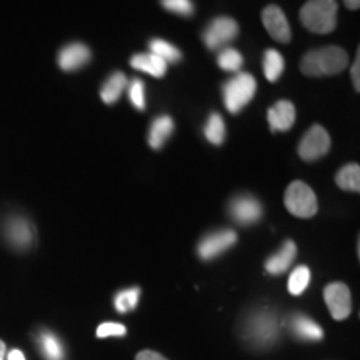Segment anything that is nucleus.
Listing matches in <instances>:
<instances>
[{"mask_svg": "<svg viewBox=\"0 0 360 360\" xmlns=\"http://www.w3.org/2000/svg\"><path fill=\"white\" fill-rule=\"evenodd\" d=\"M323 300L335 321H345L352 312V295L342 282H332L323 289Z\"/></svg>", "mask_w": 360, "mask_h": 360, "instance_id": "0eeeda50", "label": "nucleus"}, {"mask_svg": "<svg viewBox=\"0 0 360 360\" xmlns=\"http://www.w3.org/2000/svg\"><path fill=\"white\" fill-rule=\"evenodd\" d=\"M283 69H285V62H283L282 53L274 51V49L265 51V53H264L265 79H267L269 82H277V80L281 79Z\"/></svg>", "mask_w": 360, "mask_h": 360, "instance_id": "6ab92c4d", "label": "nucleus"}, {"mask_svg": "<svg viewBox=\"0 0 360 360\" xmlns=\"http://www.w3.org/2000/svg\"><path fill=\"white\" fill-rule=\"evenodd\" d=\"M130 65H132L135 70L146 72V74L157 79L164 77L165 72H167V64H165L162 58L154 56V53H135V56L130 58Z\"/></svg>", "mask_w": 360, "mask_h": 360, "instance_id": "2eb2a0df", "label": "nucleus"}, {"mask_svg": "<svg viewBox=\"0 0 360 360\" xmlns=\"http://www.w3.org/2000/svg\"><path fill=\"white\" fill-rule=\"evenodd\" d=\"M335 184L342 191L359 192L360 191V167L357 164H349L342 167L335 175Z\"/></svg>", "mask_w": 360, "mask_h": 360, "instance_id": "a211bd4d", "label": "nucleus"}, {"mask_svg": "<svg viewBox=\"0 0 360 360\" xmlns=\"http://www.w3.org/2000/svg\"><path fill=\"white\" fill-rule=\"evenodd\" d=\"M295 105L290 101H278L269 109L267 119L272 132H287L295 124Z\"/></svg>", "mask_w": 360, "mask_h": 360, "instance_id": "f8f14e48", "label": "nucleus"}, {"mask_svg": "<svg viewBox=\"0 0 360 360\" xmlns=\"http://www.w3.org/2000/svg\"><path fill=\"white\" fill-rule=\"evenodd\" d=\"M127 334V328H125L122 323H114V322H107L98 326L97 328V337L98 339H103V337H124Z\"/></svg>", "mask_w": 360, "mask_h": 360, "instance_id": "c85d7f7f", "label": "nucleus"}, {"mask_svg": "<svg viewBox=\"0 0 360 360\" xmlns=\"http://www.w3.org/2000/svg\"><path fill=\"white\" fill-rule=\"evenodd\" d=\"M204 134H205L207 141H209L210 143H214V146H220L225 139V122H224L222 115L217 114V112L210 114L209 120H207V124H205Z\"/></svg>", "mask_w": 360, "mask_h": 360, "instance_id": "4be33fe9", "label": "nucleus"}, {"mask_svg": "<svg viewBox=\"0 0 360 360\" xmlns=\"http://www.w3.org/2000/svg\"><path fill=\"white\" fill-rule=\"evenodd\" d=\"M283 204L292 215L299 219H310L317 214L319 204L317 195L302 180H294L287 187L285 195H283Z\"/></svg>", "mask_w": 360, "mask_h": 360, "instance_id": "20e7f679", "label": "nucleus"}, {"mask_svg": "<svg viewBox=\"0 0 360 360\" xmlns=\"http://www.w3.org/2000/svg\"><path fill=\"white\" fill-rule=\"evenodd\" d=\"M297 255V245L292 240L283 242L281 250L277 254H274L272 257H269L267 262H265V270L272 276H281V274L285 272L287 269L290 267L292 262H294Z\"/></svg>", "mask_w": 360, "mask_h": 360, "instance_id": "4468645a", "label": "nucleus"}, {"mask_svg": "<svg viewBox=\"0 0 360 360\" xmlns=\"http://www.w3.org/2000/svg\"><path fill=\"white\" fill-rule=\"evenodd\" d=\"M347 64L349 53L335 45H328L305 53L300 60V70L307 77H323V75L340 74Z\"/></svg>", "mask_w": 360, "mask_h": 360, "instance_id": "f257e3e1", "label": "nucleus"}, {"mask_svg": "<svg viewBox=\"0 0 360 360\" xmlns=\"http://www.w3.org/2000/svg\"><path fill=\"white\" fill-rule=\"evenodd\" d=\"M337 0H309L300 8V22L314 34H330L337 27Z\"/></svg>", "mask_w": 360, "mask_h": 360, "instance_id": "f03ea898", "label": "nucleus"}, {"mask_svg": "<svg viewBox=\"0 0 360 360\" xmlns=\"http://www.w3.org/2000/svg\"><path fill=\"white\" fill-rule=\"evenodd\" d=\"M6 236L8 242L17 249H27L32 244L34 229L29 220L22 217H12L6 225Z\"/></svg>", "mask_w": 360, "mask_h": 360, "instance_id": "ddd939ff", "label": "nucleus"}, {"mask_svg": "<svg viewBox=\"0 0 360 360\" xmlns=\"http://www.w3.org/2000/svg\"><path fill=\"white\" fill-rule=\"evenodd\" d=\"M310 282V270L305 265L297 267L289 278V292L292 295H300L304 294V290L307 289Z\"/></svg>", "mask_w": 360, "mask_h": 360, "instance_id": "b1692460", "label": "nucleus"}, {"mask_svg": "<svg viewBox=\"0 0 360 360\" xmlns=\"http://www.w3.org/2000/svg\"><path fill=\"white\" fill-rule=\"evenodd\" d=\"M360 51H357V56H355V60H354V65H352V70H350V74H352V84L355 90H360Z\"/></svg>", "mask_w": 360, "mask_h": 360, "instance_id": "c756f323", "label": "nucleus"}, {"mask_svg": "<svg viewBox=\"0 0 360 360\" xmlns=\"http://www.w3.org/2000/svg\"><path fill=\"white\" fill-rule=\"evenodd\" d=\"M129 89V98L132 102L135 109L143 110L146 109V85L141 79H134L132 82L127 85Z\"/></svg>", "mask_w": 360, "mask_h": 360, "instance_id": "a878e982", "label": "nucleus"}, {"mask_svg": "<svg viewBox=\"0 0 360 360\" xmlns=\"http://www.w3.org/2000/svg\"><path fill=\"white\" fill-rule=\"evenodd\" d=\"M90 57H92V53H90V49L87 45L74 42L60 49L57 62L58 67L64 72H74L82 69L84 65H87Z\"/></svg>", "mask_w": 360, "mask_h": 360, "instance_id": "9b49d317", "label": "nucleus"}, {"mask_svg": "<svg viewBox=\"0 0 360 360\" xmlns=\"http://www.w3.org/2000/svg\"><path fill=\"white\" fill-rule=\"evenodd\" d=\"M330 150V135L322 125H312L299 143L300 159L314 162Z\"/></svg>", "mask_w": 360, "mask_h": 360, "instance_id": "39448f33", "label": "nucleus"}, {"mask_svg": "<svg viewBox=\"0 0 360 360\" xmlns=\"http://www.w3.org/2000/svg\"><path fill=\"white\" fill-rule=\"evenodd\" d=\"M160 4L167 12L177 13L182 17H191L195 12L192 0H160Z\"/></svg>", "mask_w": 360, "mask_h": 360, "instance_id": "bb28decb", "label": "nucleus"}, {"mask_svg": "<svg viewBox=\"0 0 360 360\" xmlns=\"http://www.w3.org/2000/svg\"><path fill=\"white\" fill-rule=\"evenodd\" d=\"M344 4L349 11H357L360 6V0H344Z\"/></svg>", "mask_w": 360, "mask_h": 360, "instance_id": "473e14b6", "label": "nucleus"}, {"mask_svg": "<svg viewBox=\"0 0 360 360\" xmlns=\"http://www.w3.org/2000/svg\"><path fill=\"white\" fill-rule=\"evenodd\" d=\"M7 360H25V355L22 354L20 350H12V352L7 355Z\"/></svg>", "mask_w": 360, "mask_h": 360, "instance_id": "2f4dec72", "label": "nucleus"}, {"mask_svg": "<svg viewBox=\"0 0 360 360\" xmlns=\"http://www.w3.org/2000/svg\"><path fill=\"white\" fill-rule=\"evenodd\" d=\"M292 328H294L295 334L302 337V339L321 340L323 335L322 328L315 322L310 321L309 317H304V315H297L294 321H292Z\"/></svg>", "mask_w": 360, "mask_h": 360, "instance_id": "412c9836", "label": "nucleus"}, {"mask_svg": "<svg viewBox=\"0 0 360 360\" xmlns=\"http://www.w3.org/2000/svg\"><path fill=\"white\" fill-rule=\"evenodd\" d=\"M238 34L237 22L231 17H217L204 30V44L210 51H220Z\"/></svg>", "mask_w": 360, "mask_h": 360, "instance_id": "423d86ee", "label": "nucleus"}, {"mask_svg": "<svg viewBox=\"0 0 360 360\" xmlns=\"http://www.w3.org/2000/svg\"><path fill=\"white\" fill-rule=\"evenodd\" d=\"M262 22L264 27L267 29L270 37L281 44L290 42L292 32L289 20H287L285 13L278 6H267L262 12Z\"/></svg>", "mask_w": 360, "mask_h": 360, "instance_id": "9d476101", "label": "nucleus"}, {"mask_svg": "<svg viewBox=\"0 0 360 360\" xmlns=\"http://www.w3.org/2000/svg\"><path fill=\"white\" fill-rule=\"evenodd\" d=\"M42 349L49 360H60L62 359V347L58 344V340L52 334H44L42 335Z\"/></svg>", "mask_w": 360, "mask_h": 360, "instance_id": "cd10ccee", "label": "nucleus"}, {"mask_svg": "<svg viewBox=\"0 0 360 360\" xmlns=\"http://www.w3.org/2000/svg\"><path fill=\"white\" fill-rule=\"evenodd\" d=\"M257 82L252 74H237L229 79L222 87L225 109L231 114H238L255 96Z\"/></svg>", "mask_w": 360, "mask_h": 360, "instance_id": "7ed1b4c3", "label": "nucleus"}, {"mask_svg": "<svg viewBox=\"0 0 360 360\" xmlns=\"http://www.w3.org/2000/svg\"><path fill=\"white\" fill-rule=\"evenodd\" d=\"M217 64L220 69L225 72H238L240 70L242 64H244V57H242V53L238 52L237 49L224 47L220 49L219 52Z\"/></svg>", "mask_w": 360, "mask_h": 360, "instance_id": "5701e85b", "label": "nucleus"}, {"mask_svg": "<svg viewBox=\"0 0 360 360\" xmlns=\"http://www.w3.org/2000/svg\"><path fill=\"white\" fill-rule=\"evenodd\" d=\"M237 242V233L233 231H219L205 236L199 242L197 252L202 260H212L229 250Z\"/></svg>", "mask_w": 360, "mask_h": 360, "instance_id": "1a4fd4ad", "label": "nucleus"}, {"mask_svg": "<svg viewBox=\"0 0 360 360\" xmlns=\"http://www.w3.org/2000/svg\"><path fill=\"white\" fill-rule=\"evenodd\" d=\"M6 344H4V340H0V360H6Z\"/></svg>", "mask_w": 360, "mask_h": 360, "instance_id": "72a5a7b5", "label": "nucleus"}, {"mask_svg": "<svg viewBox=\"0 0 360 360\" xmlns=\"http://www.w3.org/2000/svg\"><path fill=\"white\" fill-rule=\"evenodd\" d=\"M135 360H169L165 359L164 355L159 352H154V350H142L135 355Z\"/></svg>", "mask_w": 360, "mask_h": 360, "instance_id": "7c9ffc66", "label": "nucleus"}, {"mask_svg": "<svg viewBox=\"0 0 360 360\" xmlns=\"http://www.w3.org/2000/svg\"><path fill=\"white\" fill-rule=\"evenodd\" d=\"M174 132V120L169 115H159L154 119V122L148 130V143L152 148L159 150L165 146V142L169 141V137Z\"/></svg>", "mask_w": 360, "mask_h": 360, "instance_id": "dca6fc26", "label": "nucleus"}, {"mask_svg": "<svg viewBox=\"0 0 360 360\" xmlns=\"http://www.w3.org/2000/svg\"><path fill=\"white\" fill-rule=\"evenodd\" d=\"M139 297H141V289H127L119 292L115 295V309L122 314L129 312V310L137 307Z\"/></svg>", "mask_w": 360, "mask_h": 360, "instance_id": "393cba45", "label": "nucleus"}, {"mask_svg": "<svg viewBox=\"0 0 360 360\" xmlns=\"http://www.w3.org/2000/svg\"><path fill=\"white\" fill-rule=\"evenodd\" d=\"M229 210H231V217L240 225H254L262 217V204L250 193H240L233 197Z\"/></svg>", "mask_w": 360, "mask_h": 360, "instance_id": "6e6552de", "label": "nucleus"}, {"mask_svg": "<svg viewBox=\"0 0 360 360\" xmlns=\"http://www.w3.org/2000/svg\"><path fill=\"white\" fill-rule=\"evenodd\" d=\"M125 89H127V77H125L122 72H115L102 85L101 98L107 105H112V103L119 101Z\"/></svg>", "mask_w": 360, "mask_h": 360, "instance_id": "f3484780", "label": "nucleus"}, {"mask_svg": "<svg viewBox=\"0 0 360 360\" xmlns=\"http://www.w3.org/2000/svg\"><path fill=\"white\" fill-rule=\"evenodd\" d=\"M148 49H150V53H154V56L162 58L165 64H175V62H179L180 58H182V53H180L179 49L167 42V40L152 39L150 42H148Z\"/></svg>", "mask_w": 360, "mask_h": 360, "instance_id": "aec40b11", "label": "nucleus"}]
</instances>
